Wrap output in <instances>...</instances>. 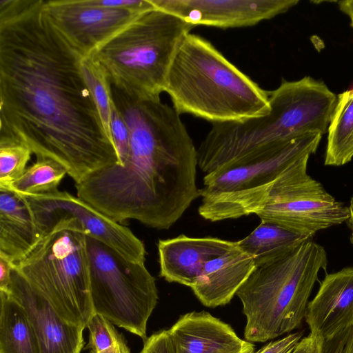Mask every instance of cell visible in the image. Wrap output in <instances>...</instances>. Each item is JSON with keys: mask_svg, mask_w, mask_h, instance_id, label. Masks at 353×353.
<instances>
[{"mask_svg": "<svg viewBox=\"0 0 353 353\" xmlns=\"http://www.w3.org/2000/svg\"><path fill=\"white\" fill-rule=\"evenodd\" d=\"M82 58L50 21L44 0H0V137L59 162L75 184L119 163Z\"/></svg>", "mask_w": 353, "mask_h": 353, "instance_id": "obj_1", "label": "cell"}, {"mask_svg": "<svg viewBox=\"0 0 353 353\" xmlns=\"http://www.w3.org/2000/svg\"><path fill=\"white\" fill-rule=\"evenodd\" d=\"M130 134L123 164L101 168L75 184L77 196L117 223L136 220L168 230L201 196L195 148L180 114L161 98L119 93Z\"/></svg>", "mask_w": 353, "mask_h": 353, "instance_id": "obj_2", "label": "cell"}, {"mask_svg": "<svg viewBox=\"0 0 353 353\" xmlns=\"http://www.w3.org/2000/svg\"><path fill=\"white\" fill-rule=\"evenodd\" d=\"M164 92L181 115L213 123L241 121L269 112V91L262 89L209 41L191 32L172 60Z\"/></svg>", "mask_w": 353, "mask_h": 353, "instance_id": "obj_3", "label": "cell"}, {"mask_svg": "<svg viewBox=\"0 0 353 353\" xmlns=\"http://www.w3.org/2000/svg\"><path fill=\"white\" fill-rule=\"evenodd\" d=\"M194 26L154 8L126 25L89 56L117 90L133 100L160 98L172 60Z\"/></svg>", "mask_w": 353, "mask_h": 353, "instance_id": "obj_4", "label": "cell"}, {"mask_svg": "<svg viewBox=\"0 0 353 353\" xmlns=\"http://www.w3.org/2000/svg\"><path fill=\"white\" fill-rule=\"evenodd\" d=\"M327 252L310 241L283 259L256 268L236 292L246 317L244 337L265 342L300 327Z\"/></svg>", "mask_w": 353, "mask_h": 353, "instance_id": "obj_5", "label": "cell"}, {"mask_svg": "<svg viewBox=\"0 0 353 353\" xmlns=\"http://www.w3.org/2000/svg\"><path fill=\"white\" fill-rule=\"evenodd\" d=\"M86 232L74 218L59 220L12 270L68 322L85 328L93 315Z\"/></svg>", "mask_w": 353, "mask_h": 353, "instance_id": "obj_6", "label": "cell"}, {"mask_svg": "<svg viewBox=\"0 0 353 353\" xmlns=\"http://www.w3.org/2000/svg\"><path fill=\"white\" fill-rule=\"evenodd\" d=\"M322 135L311 133L281 143L248 162L206 174L199 215L216 222L256 214L287 168L316 152Z\"/></svg>", "mask_w": 353, "mask_h": 353, "instance_id": "obj_7", "label": "cell"}, {"mask_svg": "<svg viewBox=\"0 0 353 353\" xmlns=\"http://www.w3.org/2000/svg\"><path fill=\"white\" fill-rule=\"evenodd\" d=\"M86 243L94 312L145 340L159 299L155 279L145 263L130 261L87 234Z\"/></svg>", "mask_w": 353, "mask_h": 353, "instance_id": "obj_8", "label": "cell"}, {"mask_svg": "<svg viewBox=\"0 0 353 353\" xmlns=\"http://www.w3.org/2000/svg\"><path fill=\"white\" fill-rule=\"evenodd\" d=\"M310 157L297 159L287 168L264 205L255 214L261 221L316 233L348 221L349 206L337 201L307 174Z\"/></svg>", "mask_w": 353, "mask_h": 353, "instance_id": "obj_9", "label": "cell"}, {"mask_svg": "<svg viewBox=\"0 0 353 353\" xmlns=\"http://www.w3.org/2000/svg\"><path fill=\"white\" fill-rule=\"evenodd\" d=\"M43 237L61 219H76L90 235L116 250L125 259L145 263L144 243L126 226L117 223L79 196L65 191L26 196Z\"/></svg>", "mask_w": 353, "mask_h": 353, "instance_id": "obj_10", "label": "cell"}, {"mask_svg": "<svg viewBox=\"0 0 353 353\" xmlns=\"http://www.w3.org/2000/svg\"><path fill=\"white\" fill-rule=\"evenodd\" d=\"M44 8L55 28L83 57L150 10L106 8L94 0L44 1Z\"/></svg>", "mask_w": 353, "mask_h": 353, "instance_id": "obj_11", "label": "cell"}, {"mask_svg": "<svg viewBox=\"0 0 353 353\" xmlns=\"http://www.w3.org/2000/svg\"><path fill=\"white\" fill-rule=\"evenodd\" d=\"M160 10L196 26L243 28L275 17L299 0H150Z\"/></svg>", "mask_w": 353, "mask_h": 353, "instance_id": "obj_12", "label": "cell"}, {"mask_svg": "<svg viewBox=\"0 0 353 353\" xmlns=\"http://www.w3.org/2000/svg\"><path fill=\"white\" fill-rule=\"evenodd\" d=\"M6 292L25 309L36 334L40 353H81L85 328L63 319L43 295L12 270Z\"/></svg>", "mask_w": 353, "mask_h": 353, "instance_id": "obj_13", "label": "cell"}, {"mask_svg": "<svg viewBox=\"0 0 353 353\" xmlns=\"http://www.w3.org/2000/svg\"><path fill=\"white\" fill-rule=\"evenodd\" d=\"M305 319L310 333L323 341L353 325V267L325 274Z\"/></svg>", "mask_w": 353, "mask_h": 353, "instance_id": "obj_14", "label": "cell"}, {"mask_svg": "<svg viewBox=\"0 0 353 353\" xmlns=\"http://www.w3.org/2000/svg\"><path fill=\"white\" fill-rule=\"evenodd\" d=\"M236 241L215 237H176L158 242L159 276L170 283L190 287L204 265L233 248Z\"/></svg>", "mask_w": 353, "mask_h": 353, "instance_id": "obj_15", "label": "cell"}, {"mask_svg": "<svg viewBox=\"0 0 353 353\" xmlns=\"http://www.w3.org/2000/svg\"><path fill=\"white\" fill-rule=\"evenodd\" d=\"M168 332L175 353H239L252 343L206 311L181 316Z\"/></svg>", "mask_w": 353, "mask_h": 353, "instance_id": "obj_16", "label": "cell"}, {"mask_svg": "<svg viewBox=\"0 0 353 353\" xmlns=\"http://www.w3.org/2000/svg\"><path fill=\"white\" fill-rule=\"evenodd\" d=\"M256 268L253 258L236 241L233 248L204 265L191 289L206 307L225 305Z\"/></svg>", "mask_w": 353, "mask_h": 353, "instance_id": "obj_17", "label": "cell"}, {"mask_svg": "<svg viewBox=\"0 0 353 353\" xmlns=\"http://www.w3.org/2000/svg\"><path fill=\"white\" fill-rule=\"evenodd\" d=\"M42 239L26 197L0 188V256L16 263Z\"/></svg>", "mask_w": 353, "mask_h": 353, "instance_id": "obj_18", "label": "cell"}, {"mask_svg": "<svg viewBox=\"0 0 353 353\" xmlns=\"http://www.w3.org/2000/svg\"><path fill=\"white\" fill-rule=\"evenodd\" d=\"M316 233L286 228L261 221L247 236L238 241L239 248L254 259L256 267L271 264L287 256L302 244L312 241Z\"/></svg>", "mask_w": 353, "mask_h": 353, "instance_id": "obj_19", "label": "cell"}, {"mask_svg": "<svg viewBox=\"0 0 353 353\" xmlns=\"http://www.w3.org/2000/svg\"><path fill=\"white\" fill-rule=\"evenodd\" d=\"M0 353H40L39 342L25 309L0 291Z\"/></svg>", "mask_w": 353, "mask_h": 353, "instance_id": "obj_20", "label": "cell"}, {"mask_svg": "<svg viewBox=\"0 0 353 353\" xmlns=\"http://www.w3.org/2000/svg\"><path fill=\"white\" fill-rule=\"evenodd\" d=\"M337 97V104L327 130L325 165H343L353 158V88Z\"/></svg>", "mask_w": 353, "mask_h": 353, "instance_id": "obj_21", "label": "cell"}, {"mask_svg": "<svg viewBox=\"0 0 353 353\" xmlns=\"http://www.w3.org/2000/svg\"><path fill=\"white\" fill-rule=\"evenodd\" d=\"M68 170L59 162L50 158H37L23 174L6 187L16 194L26 197L58 190V186Z\"/></svg>", "mask_w": 353, "mask_h": 353, "instance_id": "obj_22", "label": "cell"}, {"mask_svg": "<svg viewBox=\"0 0 353 353\" xmlns=\"http://www.w3.org/2000/svg\"><path fill=\"white\" fill-rule=\"evenodd\" d=\"M81 69L98 109L104 130L113 142L110 129L111 102L113 99L111 84L101 66L90 56L82 58Z\"/></svg>", "mask_w": 353, "mask_h": 353, "instance_id": "obj_23", "label": "cell"}, {"mask_svg": "<svg viewBox=\"0 0 353 353\" xmlns=\"http://www.w3.org/2000/svg\"><path fill=\"white\" fill-rule=\"evenodd\" d=\"M32 154L24 143L0 137V187L8 186L23 174Z\"/></svg>", "mask_w": 353, "mask_h": 353, "instance_id": "obj_24", "label": "cell"}, {"mask_svg": "<svg viewBox=\"0 0 353 353\" xmlns=\"http://www.w3.org/2000/svg\"><path fill=\"white\" fill-rule=\"evenodd\" d=\"M113 325L102 315L94 313L86 327L90 333L86 348L96 353H130L123 336Z\"/></svg>", "mask_w": 353, "mask_h": 353, "instance_id": "obj_25", "label": "cell"}, {"mask_svg": "<svg viewBox=\"0 0 353 353\" xmlns=\"http://www.w3.org/2000/svg\"><path fill=\"white\" fill-rule=\"evenodd\" d=\"M110 129L119 157L118 165H123L129 152L130 134L123 114L116 105L114 99L111 102Z\"/></svg>", "mask_w": 353, "mask_h": 353, "instance_id": "obj_26", "label": "cell"}, {"mask_svg": "<svg viewBox=\"0 0 353 353\" xmlns=\"http://www.w3.org/2000/svg\"><path fill=\"white\" fill-rule=\"evenodd\" d=\"M139 353H175L168 330H160L147 337Z\"/></svg>", "mask_w": 353, "mask_h": 353, "instance_id": "obj_27", "label": "cell"}, {"mask_svg": "<svg viewBox=\"0 0 353 353\" xmlns=\"http://www.w3.org/2000/svg\"><path fill=\"white\" fill-rule=\"evenodd\" d=\"M303 334V331L291 333L282 339L270 341L254 353H291Z\"/></svg>", "mask_w": 353, "mask_h": 353, "instance_id": "obj_28", "label": "cell"}, {"mask_svg": "<svg viewBox=\"0 0 353 353\" xmlns=\"http://www.w3.org/2000/svg\"><path fill=\"white\" fill-rule=\"evenodd\" d=\"M323 339L310 333L302 338L291 353H321Z\"/></svg>", "mask_w": 353, "mask_h": 353, "instance_id": "obj_29", "label": "cell"}, {"mask_svg": "<svg viewBox=\"0 0 353 353\" xmlns=\"http://www.w3.org/2000/svg\"><path fill=\"white\" fill-rule=\"evenodd\" d=\"M13 263L0 256V291L6 292L10 282Z\"/></svg>", "mask_w": 353, "mask_h": 353, "instance_id": "obj_30", "label": "cell"}, {"mask_svg": "<svg viewBox=\"0 0 353 353\" xmlns=\"http://www.w3.org/2000/svg\"><path fill=\"white\" fill-rule=\"evenodd\" d=\"M341 11L350 19V26L353 28V0H342L338 2Z\"/></svg>", "mask_w": 353, "mask_h": 353, "instance_id": "obj_31", "label": "cell"}, {"mask_svg": "<svg viewBox=\"0 0 353 353\" xmlns=\"http://www.w3.org/2000/svg\"><path fill=\"white\" fill-rule=\"evenodd\" d=\"M349 208H350V218L347 221H348L349 228L351 231L350 239L351 243L353 245V194H352L350 201Z\"/></svg>", "mask_w": 353, "mask_h": 353, "instance_id": "obj_32", "label": "cell"}, {"mask_svg": "<svg viewBox=\"0 0 353 353\" xmlns=\"http://www.w3.org/2000/svg\"><path fill=\"white\" fill-rule=\"evenodd\" d=\"M254 345L252 343L249 347L239 353H254Z\"/></svg>", "mask_w": 353, "mask_h": 353, "instance_id": "obj_33", "label": "cell"}, {"mask_svg": "<svg viewBox=\"0 0 353 353\" xmlns=\"http://www.w3.org/2000/svg\"><path fill=\"white\" fill-rule=\"evenodd\" d=\"M91 353H96V352H91Z\"/></svg>", "mask_w": 353, "mask_h": 353, "instance_id": "obj_34", "label": "cell"}]
</instances>
